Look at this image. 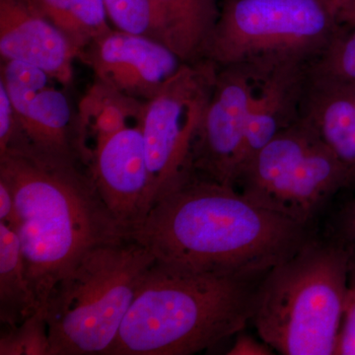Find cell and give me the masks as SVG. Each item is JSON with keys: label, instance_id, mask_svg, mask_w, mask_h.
<instances>
[{"label": "cell", "instance_id": "1", "mask_svg": "<svg viewBox=\"0 0 355 355\" xmlns=\"http://www.w3.org/2000/svg\"><path fill=\"white\" fill-rule=\"evenodd\" d=\"M156 261L198 272L265 277L313 237L233 187L193 175L128 231Z\"/></svg>", "mask_w": 355, "mask_h": 355}, {"label": "cell", "instance_id": "2", "mask_svg": "<svg viewBox=\"0 0 355 355\" xmlns=\"http://www.w3.org/2000/svg\"><path fill=\"white\" fill-rule=\"evenodd\" d=\"M83 162L17 147L0 154V179L12 189L15 229L40 307L84 257L128 237Z\"/></svg>", "mask_w": 355, "mask_h": 355}, {"label": "cell", "instance_id": "3", "mask_svg": "<svg viewBox=\"0 0 355 355\" xmlns=\"http://www.w3.org/2000/svg\"><path fill=\"white\" fill-rule=\"evenodd\" d=\"M263 277L155 261L108 355H189L211 349L251 321Z\"/></svg>", "mask_w": 355, "mask_h": 355}, {"label": "cell", "instance_id": "4", "mask_svg": "<svg viewBox=\"0 0 355 355\" xmlns=\"http://www.w3.org/2000/svg\"><path fill=\"white\" fill-rule=\"evenodd\" d=\"M349 253L334 239L311 238L266 273L253 321L261 342L284 355L336 354Z\"/></svg>", "mask_w": 355, "mask_h": 355}, {"label": "cell", "instance_id": "5", "mask_svg": "<svg viewBox=\"0 0 355 355\" xmlns=\"http://www.w3.org/2000/svg\"><path fill=\"white\" fill-rule=\"evenodd\" d=\"M155 261L150 250L130 236L89 252L46 303L50 355H108Z\"/></svg>", "mask_w": 355, "mask_h": 355}, {"label": "cell", "instance_id": "6", "mask_svg": "<svg viewBox=\"0 0 355 355\" xmlns=\"http://www.w3.org/2000/svg\"><path fill=\"white\" fill-rule=\"evenodd\" d=\"M343 30L327 0H224L205 58L218 67L312 62Z\"/></svg>", "mask_w": 355, "mask_h": 355}, {"label": "cell", "instance_id": "7", "mask_svg": "<svg viewBox=\"0 0 355 355\" xmlns=\"http://www.w3.org/2000/svg\"><path fill=\"white\" fill-rule=\"evenodd\" d=\"M352 187L349 170L300 116L254 154L235 189L263 209L310 227L338 191Z\"/></svg>", "mask_w": 355, "mask_h": 355}, {"label": "cell", "instance_id": "8", "mask_svg": "<svg viewBox=\"0 0 355 355\" xmlns=\"http://www.w3.org/2000/svg\"><path fill=\"white\" fill-rule=\"evenodd\" d=\"M217 72L218 67L207 58L184 64L146 102L141 123L149 171L146 214L195 175L193 146Z\"/></svg>", "mask_w": 355, "mask_h": 355}, {"label": "cell", "instance_id": "9", "mask_svg": "<svg viewBox=\"0 0 355 355\" xmlns=\"http://www.w3.org/2000/svg\"><path fill=\"white\" fill-rule=\"evenodd\" d=\"M261 65L218 67L193 151V173L235 188L245 166L248 121Z\"/></svg>", "mask_w": 355, "mask_h": 355}, {"label": "cell", "instance_id": "10", "mask_svg": "<svg viewBox=\"0 0 355 355\" xmlns=\"http://www.w3.org/2000/svg\"><path fill=\"white\" fill-rule=\"evenodd\" d=\"M0 83L8 93L19 123L17 139L8 149L29 147L46 155L80 161L76 116L60 89L62 84L34 65L12 60H2Z\"/></svg>", "mask_w": 355, "mask_h": 355}, {"label": "cell", "instance_id": "11", "mask_svg": "<svg viewBox=\"0 0 355 355\" xmlns=\"http://www.w3.org/2000/svg\"><path fill=\"white\" fill-rule=\"evenodd\" d=\"M81 60L96 80L147 102L176 76L184 62L156 40L113 30L89 44Z\"/></svg>", "mask_w": 355, "mask_h": 355}, {"label": "cell", "instance_id": "12", "mask_svg": "<svg viewBox=\"0 0 355 355\" xmlns=\"http://www.w3.org/2000/svg\"><path fill=\"white\" fill-rule=\"evenodd\" d=\"M87 168L103 202L125 230L146 214L149 171L141 125L128 127L96 148Z\"/></svg>", "mask_w": 355, "mask_h": 355}, {"label": "cell", "instance_id": "13", "mask_svg": "<svg viewBox=\"0 0 355 355\" xmlns=\"http://www.w3.org/2000/svg\"><path fill=\"white\" fill-rule=\"evenodd\" d=\"M0 55L44 70L67 87L79 58L64 33L25 0H0Z\"/></svg>", "mask_w": 355, "mask_h": 355}, {"label": "cell", "instance_id": "14", "mask_svg": "<svg viewBox=\"0 0 355 355\" xmlns=\"http://www.w3.org/2000/svg\"><path fill=\"white\" fill-rule=\"evenodd\" d=\"M310 64L294 60L261 64V76L248 121L244 168L254 154L300 116Z\"/></svg>", "mask_w": 355, "mask_h": 355}, {"label": "cell", "instance_id": "15", "mask_svg": "<svg viewBox=\"0 0 355 355\" xmlns=\"http://www.w3.org/2000/svg\"><path fill=\"white\" fill-rule=\"evenodd\" d=\"M300 116L347 167L354 187L355 105L347 84L316 73L309 67Z\"/></svg>", "mask_w": 355, "mask_h": 355}, {"label": "cell", "instance_id": "16", "mask_svg": "<svg viewBox=\"0 0 355 355\" xmlns=\"http://www.w3.org/2000/svg\"><path fill=\"white\" fill-rule=\"evenodd\" d=\"M146 102L96 80L81 98L76 114L78 157L87 166L98 146L128 127L141 125Z\"/></svg>", "mask_w": 355, "mask_h": 355}, {"label": "cell", "instance_id": "17", "mask_svg": "<svg viewBox=\"0 0 355 355\" xmlns=\"http://www.w3.org/2000/svg\"><path fill=\"white\" fill-rule=\"evenodd\" d=\"M165 22L164 44L184 64L205 60L220 6L217 0H157Z\"/></svg>", "mask_w": 355, "mask_h": 355}, {"label": "cell", "instance_id": "18", "mask_svg": "<svg viewBox=\"0 0 355 355\" xmlns=\"http://www.w3.org/2000/svg\"><path fill=\"white\" fill-rule=\"evenodd\" d=\"M40 307L33 291L19 238L15 229L0 222V322L2 327H16Z\"/></svg>", "mask_w": 355, "mask_h": 355}, {"label": "cell", "instance_id": "19", "mask_svg": "<svg viewBox=\"0 0 355 355\" xmlns=\"http://www.w3.org/2000/svg\"><path fill=\"white\" fill-rule=\"evenodd\" d=\"M53 23L78 51L111 31L104 0H25Z\"/></svg>", "mask_w": 355, "mask_h": 355}, {"label": "cell", "instance_id": "20", "mask_svg": "<svg viewBox=\"0 0 355 355\" xmlns=\"http://www.w3.org/2000/svg\"><path fill=\"white\" fill-rule=\"evenodd\" d=\"M104 2L109 21L116 26V30L164 44V16L157 0H104Z\"/></svg>", "mask_w": 355, "mask_h": 355}, {"label": "cell", "instance_id": "21", "mask_svg": "<svg viewBox=\"0 0 355 355\" xmlns=\"http://www.w3.org/2000/svg\"><path fill=\"white\" fill-rule=\"evenodd\" d=\"M46 311L39 309L16 327L2 329L0 355H50Z\"/></svg>", "mask_w": 355, "mask_h": 355}, {"label": "cell", "instance_id": "22", "mask_svg": "<svg viewBox=\"0 0 355 355\" xmlns=\"http://www.w3.org/2000/svg\"><path fill=\"white\" fill-rule=\"evenodd\" d=\"M316 73L355 83V28L343 30L328 49L311 62Z\"/></svg>", "mask_w": 355, "mask_h": 355}, {"label": "cell", "instance_id": "23", "mask_svg": "<svg viewBox=\"0 0 355 355\" xmlns=\"http://www.w3.org/2000/svg\"><path fill=\"white\" fill-rule=\"evenodd\" d=\"M349 253L347 294L335 355H355V251Z\"/></svg>", "mask_w": 355, "mask_h": 355}, {"label": "cell", "instance_id": "24", "mask_svg": "<svg viewBox=\"0 0 355 355\" xmlns=\"http://www.w3.org/2000/svg\"><path fill=\"white\" fill-rule=\"evenodd\" d=\"M19 135V123L12 102L3 84L0 83V154L6 153Z\"/></svg>", "mask_w": 355, "mask_h": 355}, {"label": "cell", "instance_id": "25", "mask_svg": "<svg viewBox=\"0 0 355 355\" xmlns=\"http://www.w3.org/2000/svg\"><path fill=\"white\" fill-rule=\"evenodd\" d=\"M352 189L355 191V186ZM338 224L336 233L331 239L342 244L349 251H355V193L343 207Z\"/></svg>", "mask_w": 355, "mask_h": 355}, {"label": "cell", "instance_id": "26", "mask_svg": "<svg viewBox=\"0 0 355 355\" xmlns=\"http://www.w3.org/2000/svg\"><path fill=\"white\" fill-rule=\"evenodd\" d=\"M273 349L266 343L257 342L252 336L244 335L240 331L233 347L229 349V355H270Z\"/></svg>", "mask_w": 355, "mask_h": 355}, {"label": "cell", "instance_id": "27", "mask_svg": "<svg viewBox=\"0 0 355 355\" xmlns=\"http://www.w3.org/2000/svg\"><path fill=\"white\" fill-rule=\"evenodd\" d=\"M15 221V198L12 189L0 179V222L12 226Z\"/></svg>", "mask_w": 355, "mask_h": 355}, {"label": "cell", "instance_id": "28", "mask_svg": "<svg viewBox=\"0 0 355 355\" xmlns=\"http://www.w3.org/2000/svg\"><path fill=\"white\" fill-rule=\"evenodd\" d=\"M330 3L343 29L355 28V0H330Z\"/></svg>", "mask_w": 355, "mask_h": 355}, {"label": "cell", "instance_id": "29", "mask_svg": "<svg viewBox=\"0 0 355 355\" xmlns=\"http://www.w3.org/2000/svg\"><path fill=\"white\" fill-rule=\"evenodd\" d=\"M345 83L347 84V87H349L350 95H352V100H354L355 105V83H347V81H345Z\"/></svg>", "mask_w": 355, "mask_h": 355}, {"label": "cell", "instance_id": "30", "mask_svg": "<svg viewBox=\"0 0 355 355\" xmlns=\"http://www.w3.org/2000/svg\"><path fill=\"white\" fill-rule=\"evenodd\" d=\"M327 1H329V2H330V0H327ZM330 4H331V3H330Z\"/></svg>", "mask_w": 355, "mask_h": 355}]
</instances>
